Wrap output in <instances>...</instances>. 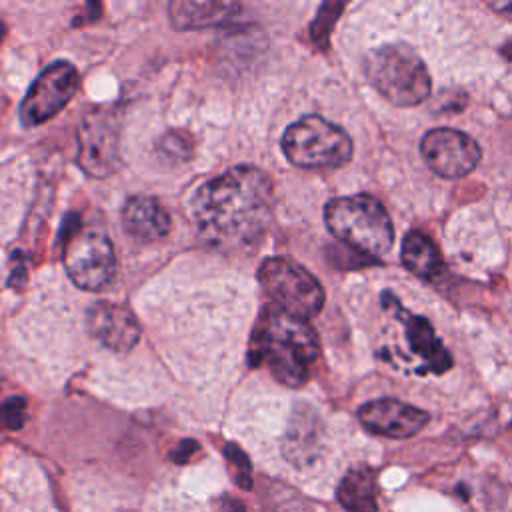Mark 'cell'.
<instances>
[{
  "label": "cell",
  "mask_w": 512,
  "mask_h": 512,
  "mask_svg": "<svg viewBox=\"0 0 512 512\" xmlns=\"http://www.w3.org/2000/svg\"><path fill=\"white\" fill-rule=\"evenodd\" d=\"M196 450H198V444H196L194 440H184V442H180V446L172 452V460L178 462V464H184V462L190 460L192 452H196Z\"/></svg>",
  "instance_id": "cell-23"
},
{
  "label": "cell",
  "mask_w": 512,
  "mask_h": 512,
  "mask_svg": "<svg viewBox=\"0 0 512 512\" xmlns=\"http://www.w3.org/2000/svg\"><path fill=\"white\" fill-rule=\"evenodd\" d=\"M70 280L82 290H104L116 274L114 246L100 226L76 228L62 252Z\"/></svg>",
  "instance_id": "cell-7"
},
{
  "label": "cell",
  "mask_w": 512,
  "mask_h": 512,
  "mask_svg": "<svg viewBox=\"0 0 512 512\" xmlns=\"http://www.w3.org/2000/svg\"><path fill=\"white\" fill-rule=\"evenodd\" d=\"M488 8L492 12H496L498 16L512 20V0H496V2H488Z\"/></svg>",
  "instance_id": "cell-24"
},
{
  "label": "cell",
  "mask_w": 512,
  "mask_h": 512,
  "mask_svg": "<svg viewBox=\"0 0 512 512\" xmlns=\"http://www.w3.org/2000/svg\"><path fill=\"white\" fill-rule=\"evenodd\" d=\"M26 418V404L22 398H8L4 402V424L10 430H18Z\"/></svg>",
  "instance_id": "cell-22"
},
{
  "label": "cell",
  "mask_w": 512,
  "mask_h": 512,
  "mask_svg": "<svg viewBox=\"0 0 512 512\" xmlns=\"http://www.w3.org/2000/svg\"><path fill=\"white\" fill-rule=\"evenodd\" d=\"M366 78L394 106H416L430 96L432 80L424 60L408 44H384L370 52Z\"/></svg>",
  "instance_id": "cell-4"
},
{
  "label": "cell",
  "mask_w": 512,
  "mask_h": 512,
  "mask_svg": "<svg viewBox=\"0 0 512 512\" xmlns=\"http://www.w3.org/2000/svg\"><path fill=\"white\" fill-rule=\"evenodd\" d=\"M240 10L234 2H190L176 0L168 6L170 22L178 30L216 26L230 20Z\"/></svg>",
  "instance_id": "cell-16"
},
{
  "label": "cell",
  "mask_w": 512,
  "mask_h": 512,
  "mask_svg": "<svg viewBox=\"0 0 512 512\" xmlns=\"http://www.w3.org/2000/svg\"><path fill=\"white\" fill-rule=\"evenodd\" d=\"M86 322L90 334L114 352H128L140 340V324L124 304L96 302L88 310Z\"/></svg>",
  "instance_id": "cell-12"
},
{
  "label": "cell",
  "mask_w": 512,
  "mask_h": 512,
  "mask_svg": "<svg viewBox=\"0 0 512 512\" xmlns=\"http://www.w3.org/2000/svg\"><path fill=\"white\" fill-rule=\"evenodd\" d=\"M318 354L320 342L308 320L274 304L262 310L250 340L252 366L266 364L280 384L300 388L308 382Z\"/></svg>",
  "instance_id": "cell-2"
},
{
  "label": "cell",
  "mask_w": 512,
  "mask_h": 512,
  "mask_svg": "<svg viewBox=\"0 0 512 512\" xmlns=\"http://www.w3.org/2000/svg\"><path fill=\"white\" fill-rule=\"evenodd\" d=\"M320 440L322 428L318 416L308 406H302L292 414L282 442V452L296 468H304L318 458Z\"/></svg>",
  "instance_id": "cell-14"
},
{
  "label": "cell",
  "mask_w": 512,
  "mask_h": 512,
  "mask_svg": "<svg viewBox=\"0 0 512 512\" xmlns=\"http://www.w3.org/2000/svg\"><path fill=\"white\" fill-rule=\"evenodd\" d=\"M160 152L172 160H186L190 154H192V140L186 132H180V130H174V132H168L160 144H158Z\"/></svg>",
  "instance_id": "cell-20"
},
{
  "label": "cell",
  "mask_w": 512,
  "mask_h": 512,
  "mask_svg": "<svg viewBox=\"0 0 512 512\" xmlns=\"http://www.w3.org/2000/svg\"><path fill=\"white\" fill-rule=\"evenodd\" d=\"M390 306L394 308L396 316L402 320L404 324V332H406V340L412 348L414 354H418L424 362V368L436 374H442L446 370L452 368L454 360L448 352V348L442 344V340L436 336L432 324L424 318V316H414L408 310H404L400 306V302L390 294Z\"/></svg>",
  "instance_id": "cell-13"
},
{
  "label": "cell",
  "mask_w": 512,
  "mask_h": 512,
  "mask_svg": "<svg viewBox=\"0 0 512 512\" xmlns=\"http://www.w3.org/2000/svg\"><path fill=\"white\" fill-rule=\"evenodd\" d=\"M344 4H324L318 12L316 22L312 24V38L320 44H326V36L330 34V26L336 22Z\"/></svg>",
  "instance_id": "cell-21"
},
{
  "label": "cell",
  "mask_w": 512,
  "mask_h": 512,
  "mask_svg": "<svg viewBox=\"0 0 512 512\" xmlns=\"http://www.w3.org/2000/svg\"><path fill=\"white\" fill-rule=\"evenodd\" d=\"M224 456H226L228 466H230V470H232V478H234V482H236L240 488L250 490L254 482H252V466H250V462H248L246 454H244L238 446H234V444H226V448H224Z\"/></svg>",
  "instance_id": "cell-19"
},
{
  "label": "cell",
  "mask_w": 512,
  "mask_h": 512,
  "mask_svg": "<svg viewBox=\"0 0 512 512\" xmlns=\"http://www.w3.org/2000/svg\"><path fill=\"white\" fill-rule=\"evenodd\" d=\"M336 498L348 512H378L374 472L370 468L348 470L336 488Z\"/></svg>",
  "instance_id": "cell-18"
},
{
  "label": "cell",
  "mask_w": 512,
  "mask_h": 512,
  "mask_svg": "<svg viewBox=\"0 0 512 512\" xmlns=\"http://www.w3.org/2000/svg\"><path fill=\"white\" fill-rule=\"evenodd\" d=\"M500 54H502L506 60L512 62V38L506 40V42L500 46Z\"/></svg>",
  "instance_id": "cell-26"
},
{
  "label": "cell",
  "mask_w": 512,
  "mask_h": 512,
  "mask_svg": "<svg viewBox=\"0 0 512 512\" xmlns=\"http://www.w3.org/2000/svg\"><path fill=\"white\" fill-rule=\"evenodd\" d=\"M402 264L418 278L434 280L444 270L438 246L422 232H408L402 240Z\"/></svg>",
  "instance_id": "cell-17"
},
{
  "label": "cell",
  "mask_w": 512,
  "mask_h": 512,
  "mask_svg": "<svg viewBox=\"0 0 512 512\" xmlns=\"http://www.w3.org/2000/svg\"><path fill=\"white\" fill-rule=\"evenodd\" d=\"M324 222L334 238L364 256H384L394 242V226L382 202L370 194L332 198Z\"/></svg>",
  "instance_id": "cell-3"
},
{
  "label": "cell",
  "mask_w": 512,
  "mask_h": 512,
  "mask_svg": "<svg viewBox=\"0 0 512 512\" xmlns=\"http://www.w3.org/2000/svg\"><path fill=\"white\" fill-rule=\"evenodd\" d=\"M420 154L428 168L442 178H462L480 162L476 140L454 128H434L424 134Z\"/></svg>",
  "instance_id": "cell-10"
},
{
  "label": "cell",
  "mask_w": 512,
  "mask_h": 512,
  "mask_svg": "<svg viewBox=\"0 0 512 512\" xmlns=\"http://www.w3.org/2000/svg\"><path fill=\"white\" fill-rule=\"evenodd\" d=\"M274 184L258 166H232L204 182L190 200V218L198 234L214 248L254 246L272 220Z\"/></svg>",
  "instance_id": "cell-1"
},
{
  "label": "cell",
  "mask_w": 512,
  "mask_h": 512,
  "mask_svg": "<svg viewBox=\"0 0 512 512\" xmlns=\"http://www.w3.org/2000/svg\"><path fill=\"white\" fill-rule=\"evenodd\" d=\"M258 280L274 306L302 320L314 318L324 306L322 284L290 258H266L260 264Z\"/></svg>",
  "instance_id": "cell-6"
},
{
  "label": "cell",
  "mask_w": 512,
  "mask_h": 512,
  "mask_svg": "<svg viewBox=\"0 0 512 512\" xmlns=\"http://www.w3.org/2000/svg\"><path fill=\"white\" fill-rule=\"evenodd\" d=\"M224 502H226V506H224L226 512H246L244 504L232 496H224Z\"/></svg>",
  "instance_id": "cell-25"
},
{
  "label": "cell",
  "mask_w": 512,
  "mask_h": 512,
  "mask_svg": "<svg viewBox=\"0 0 512 512\" xmlns=\"http://www.w3.org/2000/svg\"><path fill=\"white\" fill-rule=\"evenodd\" d=\"M358 420L372 434L386 438H410L428 424L430 416L428 412L396 398H378L358 408Z\"/></svg>",
  "instance_id": "cell-11"
},
{
  "label": "cell",
  "mask_w": 512,
  "mask_h": 512,
  "mask_svg": "<svg viewBox=\"0 0 512 512\" xmlns=\"http://www.w3.org/2000/svg\"><path fill=\"white\" fill-rule=\"evenodd\" d=\"M78 70L66 60H56L44 68L20 102V122L28 128L54 118L76 94Z\"/></svg>",
  "instance_id": "cell-9"
},
{
  "label": "cell",
  "mask_w": 512,
  "mask_h": 512,
  "mask_svg": "<svg viewBox=\"0 0 512 512\" xmlns=\"http://www.w3.org/2000/svg\"><path fill=\"white\" fill-rule=\"evenodd\" d=\"M282 150L300 168H336L354 154L350 136L318 114L302 116L290 124L282 136Z\"/></svg>",
  "instance_id": "cell-5"
},
{
  "label": "cell",
  "mask_w": 512,
  "mask_h": 512,
  "mask_svg": "<svg viewBox=\"0 0 512 512\" xmlns=\"http://www.w3.org/2000/svg\"><path fill=\"white\" fill-rule=\"evenodd\" d=\"M122 224L140 240H160L170 230V216L154 196L134 194L124 202Z\"/></svg>",
  "instance_id": "cell-15"
},
{
  "label": "cell",
  "mask_w": 512,
  "mask_h": 512,
  "mask_svg": "<svg viewBox=\"0 0 512 512\" xmlns=\"http://www.w3.org/2000/svg\"><path fill=\"white\" fill-rule=\"evenodd\" d=\"M78 166L92 178L112 176L120 164V118L110 106L90 108L78 124Z\"/></svg>",
  "instance_id": "cell-8"
}]
</instances>
